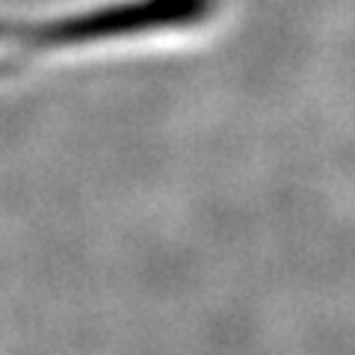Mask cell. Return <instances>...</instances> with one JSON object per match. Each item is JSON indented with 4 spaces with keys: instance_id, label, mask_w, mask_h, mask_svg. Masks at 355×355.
Masks as SVG:
<instances>
[{
    "instance_id": "1",
    "label": "cell",
    "mask_w": 355,
    "mask_h": 355,
    "mask_svg": "<svg viewBox=\"0 0 355 355\" xmlns=\"http://www.w3.org/2000/svg\"><path fill=\"white\" fill-rule=\"evenodd\" d=\"M216 9V0H121L101 9H89L77 18L44 27V42L86 44L104 39L142 36L157 30L196 27Z\"/></svg>"
}]
</instances>
